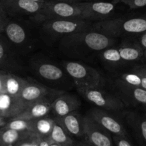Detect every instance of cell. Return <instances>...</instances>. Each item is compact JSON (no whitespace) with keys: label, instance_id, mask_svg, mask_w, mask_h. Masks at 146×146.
Segmentation results:
<instances>
[{"label":"cell","instance_id":"14","mask_svg":"<svg viewBox=\"0 0 146 146\" xmlns=\"http://www.w3.org/2000/svg\"><path fill=\"white\" fill-rule=\"evenodd\" d=\"M1 4L11 13L30 16L32 18L42 8L44 3L30 0H1Z\"/></svg>","mask_w":146,"mask_h":146},{"label":"cell","instance_id":"5","mask_svg":"<svg viewBox=\"0 0 146 146\" xmlns=\"http://www.w3.org/2000/svg\"><path fill=\"white\" fill-rule=\"evenodd\" d=\"M79 94L87 102L95 108L111 112H118L125 108V106L113 91H107L104 87L77 89Z\"/></svg>","mask_w":146,"mask_h":146},{"label":"cell","instance_id":"15","mask_svg":"<svg viewBox=\"0 0 146 146\" xmlns=\"http://www.w3.org/2000/svg\"><path fill=\"white\" fill-rule=\"evenodd\" d=\"M125 119L140 146H146V116L136 111H127Z\"/></svg>","mask_w":146,"mask_h":146},{"label":"cell","instance_id":"2","mask_svg":"<svg viewBox=\"0 0 146 146\" xmlns=\"http://www.w3.org/2000/svg\"><path fill=\"white\" fill-rule=\"evenodd\" d=\"M91 29L114 38L137 37L146 32V15L111 18L92 23Z\"/></svg>","mask_w":146,"mask_h":146},{"label":"cell","instance_id":"4","mask_svg":"<svg viewBox=\"0 0 146 146\" xmlns=\"http://www.w3.org/2000/svg\"><path fill=\"white\" fill-rule=\"evenodd\" d=\"M62 68L77 89L104 87L107 80L96 68L75 61H64Z\"/></svg>","mask_w":146,"mask_h":146},{"label":"cell","instance_id":"17","mask_svg":"<svg viewBox=\"0 0 146 146\" xmlns=\"http://www.w3.org/2000/svg\"><path fill=\"white\" fill-rule=\"evenodd\" d=\"M54 120L60 124L69 135L76 137L84 135L83 120L84 116L77 111L67 114L62 117H55Z\"/></svg>","mask_w":146,"mask_h":146},{"label":"cell","instance_id":"31","mask_svg":"<svg viewBox=\"0 0 146 146\" xmlns=\"http://www.w3.org/2000/svg\"><path fill=\"white\" fill-rule=\"evenodd\" d=\"M6 75H0V94L5 93L4 91V79Z\"/></svg>","mask_w":146,"mask_h":146},{"label":"cell","instance_id":"1","mask_svg":"<svg viewBox=\"0 0 146 146\" xmlns=\"http://www.w3.org/2000/svg\"><path fill=\"white\" fill-rule=\"evenodd\" d=\"M117 38L92 29L80 31L62 37L59 43L60 51L67 56L83 58L98 54L116 44Z\"/></svg>","mask_w":146,"mask_h":146},{"label":"cell","instance_id":"35","mask_svg":"<svg viewBox=\"0 0 146 146\" xmlns=\"http://www.w3.org/2000/svg\"><path fill=\"white\" fill-rule=\"evenodd\" d=\"M29 146H39L38 143H37V135H36L35 139L33 140L32 142L30 143Z\"/></svg>","mask_w":146,"mask_h":146},{"label":"cell","instance_id":"33","mask_svg":"<svg viewBox=\"0 0 146 146\" xmlns=\"http://www.w3.org/2000/svg\"><path fill=\"white\" fill-rule=\"evenodd\" d=\"M51 1H64V2L69 3H77L80 2V0H51Z\"/></svg>","mask_w":146,"mask_h":146},{"label":"cell","instance_id":"25","mask_svg":"<svg viewBox=\"0 0 146 146\" xmlns=\"http://www.w3.org/2000/svg\"><path fill=\"white\" fill-rule=\"evenodd\" d=\"M117 78L130 85L140 87L146 90V77L140 75L137 73L133 72L131 71L129 72L123 73Z\"/></svg>","mask_w":146,"mask_h":146},{"label":"cell","instance_id":"3","mask_svg":"<svg viewBox=\"0 0 146 146\" xmlns=\"http://www.w3.org/2000/svg\"><path fill=\"white\" fill-rule=\"evenodd\" d=\"M143 54L144 50L135 41L108 47L99 52L98 56L108 68H118L138 62L143 58Z\"/></svg>","mask_w":146,"mask_h":146},{"label":"cell","instance_id":"8","mask_svg":"<svg viewBox=\"0 0 146 146\" xmlns=\"http://www.w3.org/2000/svg\"><path fill=\"white\" fill-rule=\"evenodd\" d=\"M64 93V91L49 88L42 84L29 81L17 98L24 111L27 106L37 103L52 104L54 99Z\"/></svg>","mask_w":146,"mask_h":146},{"label":"cell","instance_id":"44","mask_svg":"<svg viewBox=\"0 0 146 146\" xmlns=\"http://www.w3.org/2000/svg\"><path fill=\"white\" fill-rule=\"evenodd\" d=\"M1 19H0V27H1Z\"/></svg>","mask_w":146,"mask_h":146},{"label":"cell","instance_id":"23","mask_svg":"<svg viewBox=\"0 0 146 146\" xmlns=\"http://www.w3.org/2000/svg\"><path fill=\"white\" fill-rule=\"evenodd\" d=\"M48 138L50 142L52 143H56L60 146H68L74 143L67 131L55 120L54 121L51 133Z\"/></svg>","mask_w":146,"mask_h":146},{"label":"cell","instance_id":"10","mask_svg":"<svg viewBox=\"0 0 146 146\" xmlns=\"http://www.w3.org/2000/svg\"><path fill=\"white\" fill-rule=\"evenodd\" d=\"M82 9V19L93 22L111 19L117 3L113 1H80Z\"/></svg>","mask_w":146,"mask_h":146},{"label":"cell","instance_id":"7","mask_svg":"<svg viewBox=\"0 0 146 146\" xmlns=\"http://www.w3.org/2000/svg\"><path fill=\"white\" fill-rule=\"evenodd\" d=\"M92 23L82 19H49L42 22V30L48 36L61 38L66 35L91 29Z\"/></svg>","mask_w":146,"mask_h":146},{"label":"cell","instance_id":"9","mask_svg":"<svg viewBox=\"0 0 146 146\" xmlns=\"http://www.w3.org/2000/svg\"><path fill=\"white\" fill-rule=\"evenodd\" d=\"M113 91L121 99L125 107L146 106V90L130 85L119 78L112 83Z\"/></svg>","mask_w":146,"mask_h":146},{"label":"cell","instance_id":"32","mask_svg":"<svg viewBox=\"0 0 146 146\" xmlns=\"http://www.w3.org/2000/svg\"><path fill=\"white\" fill-rule=\"evenodd\" d=\"M4 55H5V49H4V46L1 43H0V61L4 58Z\"/></svg>","mask_w":146,"mask_h":146},{"label":"cell","instance_id":"40","mask_svg":"<svg viewBox=\"0 0 146 146\" xmlns=\"http://www.w3.org/2000/svg\"><path fill=\"white\" fill-rule=\"evenodd\" d=\"M80 1H98V0H80Z\"/></svg>","mask_w":146,"mask_h":146},{"label":"cell","instance_id":"43","mask_svg":"<svg viewBox=\"0 0 146 146\" xmlns=\"http://www.w3.org/2000/svg\"><path fill=\"white\" fill-rule=\"evenodd\" d=\"M144 113V115H145V116H146V111H145V112H144V113Z\"/></svg>","mask_w":146,"mask_h":146},{"label":"cell","instance_id":"28","mask_svg":"<svg viewBox=\"0 0 146 146\" xmlns=\"http://www.w3.org/2000/svg\"><path fill=\"white\" fill-rule=\"evenodd\" d=\"M113 140L115 146H133L129 141L128 137L114 135L113 136Z\"/></svg>","mask_w":146,"mask_h":146},{"label":"cell","instance_id":"24","mask_svg":"<svg viewBox=\"0 0 146 146\" xmlns=\"http://www.w3.org/2000/svg\"><path fill=\"white\" fill-rule=\"evenodd\" d=\"M54 118L44 116L32 121L33 133L40 137H48L51 133Z\"/></svg>","mask_w":146,"mask_h":146},{"label":"cell","instance_id":"19","mask_svg":"<svg viewBox=\"0 0 146 146\" xmlns=\"http://www.w3.org/2000/svg\"><path fill=\"white\" fill-rule=\"evenodd\" d=\"M23 111L18 101V98L9 94H0V115L2 117L13 118Z\"/></svg>","mask_w":146,"mask_h":146},{"label":"cell","instance_id":"30","mask_svg":"<svg viewBox=\"0 0 146 146\" xmlns=\"http://www.w3.org/2000/svg\"><path fill=\"white\" fill-rule=\"evenodd\" d=\"M136 41L144 51L146 50V32L143 33V34L139 36L136 39Z\"/></svg>","mask_w":146,"mask_h":146},{"label":"cell","instance_id":"16","mask_svg":"<svg viewBox=\"0 0 146 146\" xmlns=\"http://www.w3.org/2000/svg\"><path fill=\"white\" fill-rule=\"evenodd\" d=\"M34 70L39 76L49 82H60L65 78L66 76H68L64 68L50 61L37 63Z\"/></svg>","mask_w":146,"mask_h":146},{"label":"cell","instance_id":"42","mask_svg":"<svg viewBox=\"0 0 146 146\" xmlns=\"http://www.w3.org/2000/svg\"><path fill=\"white\" fill-rule=\"evenodd\" d=\"M0 146H2V142H1V138H0Z\"/></svg>","mask_w":146,"mask_h":146},{"label":"cell","instance_id":"18","mask_svg":"<svg viewBox=\"0 0 146 146\" xmlns=\"http://www.w3.org/2000/svg\"><path fill=\"white\" fill-rule=\"evenodd\" d=\"M51 104L50 103L40 102L34 104L27 106L19 114L15 115L13 118L24 119L27 121H34L42 117L47 116L51 112Z\"/></svg>","mask_w":146,"mask_h":146},{"label":"cell","instance_id":"39","mask_svg":"<svg viewBox=\"0 0 146 146\" xmlns=\"http://www.w3.org/2000/svg\"><path fill=\"white\" fill-rule=\"evenodd\" d=\"M50 146H60V145H57V144L56 143H51L50 144Z\"/></svg>","mask_w":146,"mask_h":146},{"label":"cell","instance_id":"29","mask_svg":"<svg viewBox=\"0 0 146 146\" xmlns=\"http://www.w3.org/2000/svg\"><path fill=\"white\" fill-rule=\"evenodd\" d=\"M131 71L137 74H140V75L146 77V64H141V65H136L132 68Z\"/></svg>","mask_w":146,"mask_h":146},{"label":"cell","instance_id":"20","mask_svg":"<svg viewBox=\"0 0 146 146\" xmlns=\"http://www.w3.org/2000/svg\"><path fill=\"white\" fill-rule=\"evenodd\" d=\"M34 133L29 131H18L4 128L0 133L2 146H16L19 143L29 138Z\"/></svg>","mask_w":146,"mask_h":146},{"label":"cell","instance_id":"34","mask_svg":"<svg viewBox=\"0 0 146 146\" xmlns=\"http://www.w3.org/2000/svg\"><path fill=\"white\" fill-rule=\"evenodd\" d=\"M77 145L78 146H93L91 144L89 143L87 141H82V142L79 143H77Z\"/></svg>","mask_w":146,"mask_h":146},{"label":"cell","instance_id":"41","mask_svg":"<svg viewBox=\"0 0 146 146\" xmlns=\"http://www.w3.org/2000/svg\"><path fill=\"white\" fill-rule=\"evenodd\" d=\"M68 146H78V145H77V144H76V145H75V144H74V143H73V144H72V145H68Z\"/></svg>","mask_w":146,"mask_h":146},{"label":"cell","instance_id":"21","mask_svg":"<svg viewBox=\"0 0 146 146\" xmlns=\"http://www.w3.org/2000/svg\"><path fill=\"white\" fill-rule=\"evenodd\" d=\"M5 32L11 42L21 45L27 41L28 34L24 27L17 22H10L5 27Z\"/></svg>","mask_w":146,"mask_h":146},{"label":"cell","instance_id":"36","mask_svg":"<svg viewBox=\"0 0 146 146\" xmlns=\"http://www.w3.org/2000/svg\"><path fill=\"white\" fill-rule=\"evenodd\" d=\"M6 123L4 121V117H0V126H3V125H5Z\"/></svg>","mask_w":146,"mask_h":146},{"label":"cell","instance_id":"13","mask_svg":"<svg viewBox=\"0 0 146 146\" xmlns=\"http://www.w3.org/2000/svg\"><path fill=\"white\" fill-rule=\"evenodd\" d=\"M81 106V101L75 95L62 94L51 104V112L55 117H62L76 111Z\"/></svg>","mask_w":146,"mask_h":146},{"label":"cell","instance_id":"37","mask_svg":"<svg viewBox=\"0 0 146 146\" xmlns=\"http://www.w3.org/2000/svg\"><path fill=\"white\" fill-rule=\"evenodd\" d=\"M30 1H37V2H41V3H44L47 0H30Z\"/></svg>","mask_w":146,"mask_h":146},{"label":"cell","instance_id":"26","mask_svg":"<svg viewBox=\"0 0 146 146\" xmlns=\"http://www.w3.org/2000/svg\"><path fill=\"white\" fill-rule=\"evenodd\" d=\"M6 128L16 130L18 131H29L33 133L32 121L13 118L4 126Z\"/></svg>","mask_w":146,"mask_h":146},{"label":"cell","instance_id":"27","mask_svg":"<svg viewBox=\"0 0 146 146\" xmlns=\"http://www.w3.org/2000/svg\"><path fill=\"white\" fill-rule=\"evenodd\" d=\"M116 3L121 2L131 9L143 8L146 7V0H113Z\"/></svg>","mask_w":146,"mask_h":146},{"label":"cell","instance_id":"12","mask_svg":"<svg viewBox=\"0 0 146 146\" xmlns=\"http://www.w3.org/2000/svg\"><path fill=\"white\" fill-rule=\"evenodd\" d=\"M87 114L110 134L128 137V133L123 123L119 118L113 114V112L94 107L90 109Z\"/></svg>","mask_w":146,"mask_h":146},{"label":"cell","instance_id":"11","mask_svg":"<svg viewBox=\"0 0 146 146\" xmlns=\"http://www.w3.org/2000/svg\"><path fill=\"white\" fill-rule=\"evenodd\" d=\"M83 129L85 141L93 146H114L110 133L97 123L88 114L84 116Z\"/></svg>","mask_w":146,"mask_h":146},{"label":"cell","instance_id":"38","mask_svg":"<svg viewBox=\"0 0 146 146\" xmlns=\"http://www.w3.org/2000/svg\"><path fill=\"white\" fill-rule=\"evenodd\" d=\"M143 60H144V61H146V50H145L144 51V54H143Z\"/></svg>","mask_w":146,"mask_h":146},{"label":"cell","instance_id":"22","mask_svg":"<svg viewBox=\"0 0 146 146\" xmlns=\"http://www.w3.org/2000/svg\"><path fill=\"white\" fill-rule=\"evenodd\" d=\"M29 82V80L14 75H6L4 79V91L12 97L17 98L21 90Z\"/></svg>","mask_w":146,"mask_h":146},{"label":"cell","instance_id":"6","mask_svg":"<svg viewBox=\"0 0 146 146\" xmlns=\"http://www.w3.org/2000/svg\"><path fill=\"white\" fill-rule=\"evenodd\" d=\"M35 21L60 19H82V9L77 3L47 0L40 12L32 17Z\"/></svg>","mask_w":146,"mask_h":146}]
</instances>
